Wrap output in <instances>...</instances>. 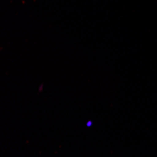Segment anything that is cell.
<instances>
[{
  "mask_svg": "<svg viewBox=\"0 0 157 157\" xmlns=\"http://www.w3.org/2000/svg\"><path fill=\"white\" fill-rule=\"evenodd\" d=\"M91 124H92V122H91L90 121L87 122V126H88V127H90V126H91Z\"/></svg>",
  "mask_w": 157,
  "mask_h": 157,
  "instance_id": "cell-1",
  "label": "cell"
}]
</instances>
